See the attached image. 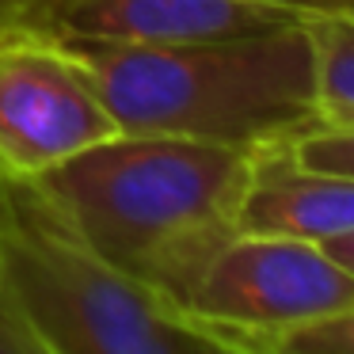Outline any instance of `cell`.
Returning a JSON list of instances; mask_svg holds the SVG:
<instances>
[{"label":"cell","instance_id":"4","mask_svg":"<svg viewBox=\"0 0 354 354\" xmlns=\"http://www.w3.org/2000/svg\"><path fill=\"white\" fill-rule=\"evenodd\" d=\"M354 308V274L320 244L293 236L236 232L183 293L171 320L229 346Z\"/></svg>","mask_w":354,"mask_h":354},{"label":"cell","instance_id":"13","mask_svg":"<svg viewBox=\"0 0 354 354\" xmlns=\"http://www.w3.org/2000/svg\"><path fill=\"white\" fill-rule=\"evenodd\" d=\"M320 248H324V252H328L343 270H351V274H354V232L335 236V240H328V244H320Z\"/></svg>","mask_w":354,"mask_h":354},{"label":"cell","instance_id":"14","mask_svg":"<svg viewBox=\"0 0 354 354\" xmlns=\"http://www.w3.org/2000/svg\"><path fill=\"white\" fill-rule=\"evenodd\" d=\"M0 183H4V176H0Z\"/></svg>","mask_w":354,"mask_h":354},{"label":"cell","instance_id":"1","mask_svg":"<svg viewBox=\"0 0 354 354\" xmlns=\"http://www.w3.org/2000/svg\"><path fill=\"white\" fill-rule=\"evenodd\" d=\"M252 149L115 133L31 179L57 221L164 313L236 236Z\"/></svg>","mask_w":354,"mask_h":354},{"label":"cell","instance_id":"7","mask_svg":"<svg viewBox=\"0 0 354 354\" xmlns=\"http://www.w3.org/2000/svg\"><path fill=\"white\" fill-rule=\"evenodd\" d=\"M313 42V84L320 126H354V16H308Z\"/></svg>","mask_w":354,"mask_h":354},{"label":"cell","instance_id":"6","mask_svg":"<svg viewBox=\"0 0 354 354\" xmlns=\"http://www.w3.org/2000/svg\"><path fill=\"white\" fill-rule=\"evenodd\" d=\"M240 232L328 244L354 232V176L308 168L290 141L252 149V176L236 214Z\"/></svg>","mask_w":354,"mask_h":354},{"label":"cell","instance_id":"3","mask_svg":"<svg viewBox=\"0 0 354 354\" xmlns=\"http://www.w3.org/2000/svg\"><path fill=\"white\" fill-rule=\"evenodd\" d=\"M0 297L42 354H179L183 328L19 179L0 183Z\"/></svg>","mask_w":354,"mask_h":354},{"label":"cell","instance_id":"5","mask_svg":"<svg viewBox=\"0 0 354 354\" xmlns=\"http://www.w3.org/2000/svg\"><path fill=\"white\" fill-rule=\"evenodd\" d=\"M115 133L69 42L35 27H0V176L31 183Z\"/></svg>","mask_w":354,"mask_h":354},{"label":"cell","instance_id":"2","mask_svg":"<svg viewBox=\"0 0 354 354\" xmlns=\"http://www.w3.org/2000/svg\"><path fill=\"white\" fill-rule=\"evenodd\" d=\"M118 133L263 149L320 126L305 19L214 42H80Z\"/></svg>","mask_w":354,"mask_h":354},{"label":"cell","instance_id":"11","mask_svg":"<svg viewBox=\"0 0 354 354\" xmlns=\"http://www.w3.org/2000/svg\"><path fill=\"white\" fill-rule=\"evenodd\" d=\"M0 354H42V346L19 324V316L4 305V297H0Z\"/></svg>","mask_w":354,"mask_h":354},{"label":"cell","instance_id":"12","mask_svg":"<svg viewBox=\"0 0 354 354\" xmlns=\"http://www.w3.org/2000/svg\"><path fill=\"white\" fill-rule=\"evenodd\" d=\"M179 328H183V324H179ZM179 354H244V351L221 343V339H209V335H198V331L183 328V335H179Z\"/></svg>","mask_w":354,"mask_h":354},{"label":"cell","instance_id":"10","mask_svg":"<svg viewBox=\"0 0 354 354\" xmlns=\"http://www.w3.org/2000/svg\"><path fill=\"white\" fill-rule=\"evenodd\" d=\"M62 0H0V27H35L42 31Z\"/></svg>","mask_w":354,"mask_h":354},{"label":"cell","instance_id":"9","mask_svg":"<svg viewBox=\"0 0 354 354\" xmlns=\"http://www.w3.org/2000/svg\"><path fill=\"white\" fill-rule=\"evenodd\" d=\"M293 156L308 168L354 176V126H313L290 141Z\"/></svg>","mask_w":354,"mask_h":354},{"label":"cell","instance_id":"8","mask_svg":"<svg viewBox=\"0 0 354 354\" xmlns=\"http://www.w3.org/2000/svg\"><path fill=\"white\" fill-rule=\"evenodd\" d=\"M244 354H354V308L324 320L301 324V328L278 331L259 343L236 346Z\"/></svg>","mask_w":354,"mask_h":354}]
</instances>
